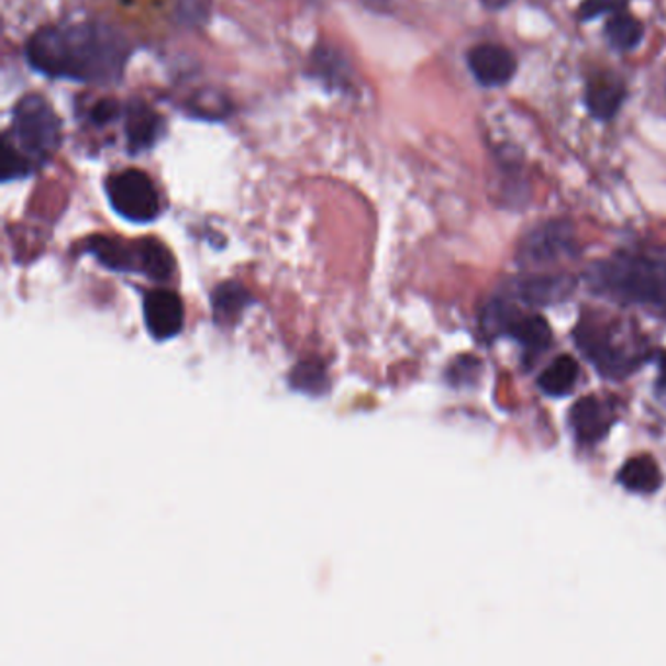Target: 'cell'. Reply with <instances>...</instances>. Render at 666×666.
Wrapping results in <instances>:
<instances>
[{
  "label": "cell",
  "instance_id": "obj_9",
  "mask_svg": "<svg viewBox=\"0 0 666 666\" xmlns=\"http://www.w3.org/2000/svg\"><path fill=\"white\" fill-rule=\"evenodd\" d=\"M575 280L569 276H530L520 278L510 286V296L528 306H553L562 303L575 291Z\"/></svg>",
  "mask_w": 666,
  "mask_h": 666
},
{
  "label": "cell",
  "instance_id": "obj_2",
  "mask_svg": "<svg viewBox=\"0 0 666 666\" xmlns=\"http://www.w3.org/2000/svg\"><path fill=\"white\" fill-rule=\"evenodd\" d=\"M62 145V120L52 106L37 95H27L12 112L10 132L2 147L4 180L26 176Z\"/></svg>",
  "mask_w": 666,
  "mask_h": 666
},
{
  "label": "cell",
  "instance_id": "obj_1",
  "mask_svg": "<svg viewBox=\"0 0 666 666\" xmlns=\"http://www.w3.org/2000/svg\"><path fill=\"white\" fill-rule=\"evenodd\" d=\"M27 62L53 79L108 85L120 79L127 62V44L112 27L98 22L57 24L30 40Z\"/></svg>",
  "mask_w": 666,
  "mask_h": 666
},
{
  "label": "cell",
  "instance_id": "obj_20",
  "mask_svg": "<svg viewBox=\"0 0 666 666\" xmlns=\"http://www.w3.org/2000/svg\"><path fill=\"white\" fill-rule=\"evenodd\" d=\"M291 384L301 391H308L311 395L321 393V391H325L326 387L325 371H323V368H317L313 362L301 364V366L293 369Z\"/></svg>",
  "mask_w": 666,
  "mask_h": 666
},
{
  "label": "cell",
  "instance_id": "obj_3",
  "mask_svg": "<svg viewBox=\"0 0 666 666\" xmlns=\"http://www.w3.org/2000/svg\"><path fill=\"white\" fill-rule=\"evenodd\" d=\"M592 284L628 303L666 308L665 263L641 256H614L612 260L598 264L592 273Z\"/></svg>",
  "mask_w": 666,
  "mask_h": 666
},
{
  "label": "cell",
  "instance_id": "obj_16",
  "mask_svg": "<svg viewBox=\"0 0 666 666\" xmlns=\"http://www.w3.org/2000/svg\"><path fill=\"white\" fill-rule=\"evenodd\" d=\"M510 336L517 338L530 356H537L552 346V326L547 325L544 317L530 315L520 319L510 331Z\"/></svg>",
  "mask_w": 666,
  "mask_h": 666
},
{
  "label": "cell",
  "instance_id": "obj_10",
  "mask_svg": "<svg viewBox=\"0 0 666 666\" xmlns=\"http://www.w3.org/2000/svg\"><path fill=\"white\" fill-rule=\"evenodd\" d=\"M569 421L580 442L595 444L608 436L614 424V414L597 397H582L570 407Z\"/></svg>",
  "mask_w": 666,
  "mask_h": 666
},
{
  "label": "cell",
  "instance_id": "obj_13",
  "mask_svg": "<svg viewBox=\"0 0 666 666\" xmlns=\"http://www.w3.org/2000/svg\"><path fill=\"white\" fill-rule=\"evenodd\" d=\"M625 98L622 80L600 75L590 80L587 88V106L598 120H612Z\"/></svg>",
  "mask_w": 666,
  "mask_h": 666
},
{
  "label": "cell",
  "instance_id": "obj_8",
  "mask_svg": "<svg viewBox=\"0 0 666 666\" xmlns=\"http://www.w3.org/2000/svg\"><path fill=\"white\" fill-rule=\"evenodd\" d=\"M469 69L482 87L507 85L517 73L514 55L500 45L485 44L475 47L467 57Z\"/></svg>",
  "mask_w": 666,
  "mask_h": 666
},
{
  "label": "cell",
  "instance_id": "obj_4",
  "mask_svg": "<svg viewBox=\"0 0 666 666\" xmlns=\"http://www.w3.org/2000/svg\"><path fill=\"white\" fill-rule=\"evenodd\" d=\"M108 200L115 213L133 223H149L160 213V196L149 176L137 168H127L110 176L106 182Z\"/></svg>",
  "mask_w": 666,
  "mask_h": 666
},
{
  "label": "cell",
  "instance_id": "obj_5",
  "mask_svg": "<svg viewBox=\"0 0 666 666\" xmlns=\"http://www.w3.org/2000/svg\"><path fill=\"white\" fill-rule=\"evenodd\" d=\"M577 238L567 221H550L522 238L518 248V264L545 266L557 263L565 256L575 255Z\"/></svg>",
  "mask_w": 666,
  "mask_h": 666
},
{
  "label": "cell",
  "instance_id": "obj_23",
  "mask_svg": "<svg viewBox=\"0 0 666 666\" xmlns=\"http://www.w3.org/2000/svg\"><path fill=\"white\" fill-rule=\"evenodd\" d=\"M118 114H120V106L115 100H100L92 108V120L97 123L112 122Z\"/></svg>",
  "mask_w": 666,
  "mask_h": 666
},
{
  "label": "cell",
  "instance_id": "obj_24",
  "mask_svg": "<svg viewBox=\"0 0 666 666\" xmlns=\"http://www.w3.org/2000/svg\"><path fill=\"white\" fill-rule=\"evenodd\" d=\"M510 2L512 0H482V4L491 10L504 9V7H509Z\"/></svg>",
  "mask_w": 666,
  "mask_h": 666
},
{
  "label": "cell",
  "instance_id": "obj_11",
  "mask_svg": "<svg viewBox=\"0 0 666 666\" xmlns=\"http://www.w3.org/2000/svg\"><path fill=\"white\" fill-rule=\"evenodd\" d=\"M88 253L97 256L98 263L115 273L143 274V246L140 243H123L114 237H95L88 243Z\"/></svg>",
  "mask_w": 666,
  "mask_h": 666
},
{
  "label": "cell",
  "instance_id": "obj_21",
  "mask_svg": "<svg viewBox=\"0 0 666 666\" xmlns=\"http://www.w3.org/2000/svg\"><path fill=\"white\" fill-rule=\"evenodd\" d=\"M481 368V362L474 356H462L456 364L449 368V381L452 384H467L474 381L477 371Z\"/></svg>",
  "mask_w": 666,
  "mask_h": 666
},
{
  "label": "cell",
  "instance_id": "obj_22",
  "mask_svg": "<svg viewBox=\"0 0 666 666\" xmlns=\"http://www.w3.org/2000/svg\"><path fill=\"white\" fill-rule=\"evenodd\" d=\"M622 0H585L580 7V20H592L600 14H615L622 10Z\"/></svg>",
  "mask_w": 666,
  "mask_h": 666
},
{
  "label": "cell",
  "instance_id": "obj_19",
  "mask_svg": "<svg viewBox=\"0 0 666 666\" xmlns=\"http://www.w3.org/2000/svg\"><path fill=\"white\" fill-rule=\"evenodd\" d=\"M517 311L510 308L504 299H495L491 301L481 315L482 333L489 336H499V334H510L512 326L517 323Z\"/></svg>",
  "mask_w": 666,
  "mask_h": 666
},
{
  "label": "cell",
  "instance_id": "obj_18",
  "mask_svg": "<svg viewBox=\"0 0 666 666\" xmlns=\"http://www.w3.org/2000/svg\"><path fill=\"white\" fill-rule=\"evenodd\" d=\"M606 37L615 49L628 52L640 44L641 37H643V26H641L640 20H635L630 14L615 12L606 24Z\"/></svg>",
  "mask_w": 666,
  "mask_h": 666
},
{
  "label": "cell",
  "instance_id": "obj_14",
  "mask_svg": "<svg viewBox=\"0 0 666 666\" xmlns=\"http://www.w3.org/2000/svg\"><path fill=\"white\" fill-rule=\"evenodd\" d=\"M618 481L623 489L637 495H653L663 487V474L651 456H637L622 465Z\"/></svg>",
  "mask_w": 666,
  "mask_h": 666
},
{
  "label": "cell",
  "instance_id": "obj_12",
  "mask_svg": "<svg viewBox=\"0 0 666 666\" xmlns=\"http://www.w3.org/2000/svg\"><path fill=\"white\" fill-rule=\"evenodd\" d=\"M160 118L147 102L133 98L125 106V135L132 151H143L157 141Z\"/></svg>",
  "mask_w": 666,
  "mask_h": 666
},
{
  "label": "cell",
  "instance_id": "obj_7",
  "mask_svg": "<svg viewBox=\"0 0 666 666\" xmlns=\"http://www.w3.org/2000/svg\"><path fill=\"white\" fill-rule=\"evenodd\" d=\"M575 341L600 374L608 377H622L632 371L633 359L625 356V352L620 346H615L614 342L595 326L580 325L575 331Z\"/></svg>",
  "mask_w": 666,
  "mask_h": 666
},
{
  "label": "cell",
  "instance_id": "obj_17",
  "mask_svg": "<svg viewBox=\"0 0 666 666\" xmlns=\"http://www.w3.org/2000/svg\"><path fill=\"white\" fill-rule=\"evenodd\" d=\"M248 301H251V296L246 293L243 286L233 284V281L231 284H223L213 293V313H215V319L221 321L223 325L233 323L245 311Z\"/></svg>",
  "mask_w": 666,
  "mask_h": 666
},
{
  "label": "cell",
  "instance_id": "obj_15",
  "mask_svg": "<svg viewBox=\"0 0 666 666\" xmlns=\"http://www.w3.org/2000/svg\"><path fill=\"white\" fill-rule=\"evenodd\" d=\"M579 379V364L570 356H559L544 369V374L537 379V386L550 397H563L575 389Z\"/></svg>",
  "mask_w": 666,
  "mask_h": 666
},
{
  "label": "cell",
  "instance_id": "obj_6",
  "mask_svg": "<svg viewBox=\"0 0 666 666\" xmlns=\"http://www.w3.org/2000/svg\"><path fill=\"white\" fill-rule=\"evenodd\" d=\"M143 319L155 341H168L185 326V306L175 291L151 290L143 299Z\"/></svg>",
  "mask_w": 666,
  "mask_h": 666
}]
</instances>
